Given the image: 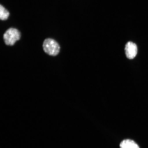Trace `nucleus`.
I'll use <instances>...</instances> for the list:
<instances>
[{
	"label": "nucleus",
	"instance_id": "nucleus-1",
	"mask_svg": "<svg viewBox=\"0 0 148 148\" xmlns=\"http://www.w3.org/2000/svg\"><path fill=\"white\" fill-rule=\"evenodd\" d=\"M21 37V32L18 29L10 27L3 34V39L6 45L13 46L16 41L20 39Z\"/></svg>",
	"mask_w": 148,
	"mask_h": 148
},
{
	"label": "nucleus",
	"instance_id": "nucleus-2",
	"mask_svg": "<svg viewBox=\"0 0 148 148\" xmlns=\"http://www.w3.org/2000/svg\"><path fill=\"white\" fill-rule=\"evenodd\" d=\"M42 47L46 53L52 56H56L60 51V46L58 42L51 38H47L44 40Z\"/></svg>",
	"mask_w": 148,
	"mask_h": 148
},
{
	"label": "nucleus",
	"instance_id": "nucleus-3",
	"mask_svg": "<svg viewBox=\"0 0 148 148\" xmlns=\"http://www.w3.org/2000/svg\"><path fill=\"white\" fill-rule=\"evenodd\" d=\"M125 51L127 58L130 60H132L137 54V46L134 42H129L125 45Z\"/></svg>",
	"mask_w": 148,
	"mask_h": 148
},
{
	"label": "nucleus",
	"instance_id": "nucleus-4",
	"mask_svg": "<svg viewBox=\"0 0 148 148\" xmlns=\"http://www.w3.org/2000/svg\"><path fill=\"white\" fill-rule=\"evenodd\" d=\"M120 148H140L134 140L127 139L122 141L120 145Z\"/></svg>",
	"mask_w": 148,
	"mask_h": 148
},
{
	"label": "nucleus",
	"instance_id": "nucleus-5",
	"mask_svg": "<svg viewBox=\"0 0 148 148\" xmlns=\"http://www.w3.org/2000/svg\"><path fill=\"white\" fill-rule=\"evenodd\" d=\"M10 13L5 7L0 5V19L2 21H5L8 19Z\"/></svg>",
	"mask_w": 148,
	"mask_h": 148
}]
</instances>
